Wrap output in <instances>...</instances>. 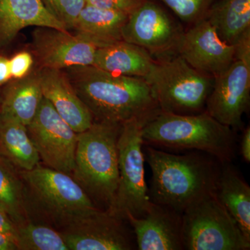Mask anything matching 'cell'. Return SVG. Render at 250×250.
<instances>
[{
  "mask_svg": "<svg viewBox=\"0 0 250 250\" xmlns=\"http://www.w3.org/2000/svg\"><path fill=\"white\" fill-rule=\"evenodd\" d=\"M139 250H183L182 213L170 207L151 202L140 218L127 215Z\"/></svg>",
  "mask_w": 250,
  "mask_h": 250,
  "instance_id": "5bb4252c",
  "label": "cell"
},
{
  "mask_svg": "<svg viewBox=\"0 0 250 250\" xmlns=\"http://www.w3.org/2000/svg\"><path fill=\"white\" fill-rule=\"evenodd\" d=\"M19 172L29 215L34 212L58 231L103 210L70 174L41 164Z\"/></svg>",
  "mask_w": 250,
  "mask_h": 250,
  "instance_id": "277c9868",
  "label": "cell"
},
{
  "mask_svg": "<svg viewBox=\"0 0 250 250\" xmlns=\"http://www.w3.org/2000/svg\"><path fill=\"white\" fill-rule=\"evenodd\" d=\"M122 125L94 121L78 134L72 177L100 209H110L116 197Z\"/></svg>",
  "mask_w": 250,
  "mask_h": 250,
  "instance_id": "5b68a950",
  "label": "cell"
},
{
  "mask_svg": "<svg viewBox=\"0 0 250 250\" xmlns=\"http://www.w3.org/2000/svg\"><path fill=\"white\" fill-rule=\"evenodd\" d=\"M5 93L1 116L27 126L36 116L43 95L37 75L21 79Z\"/></svg>",
  "mask_w": 250,
  "mask_h": 250,
  "instance_id": "603a6c76",
  "label": "cell"
},
{
  "mask_svg": "<svg viewBox=\"0 0 250 250\" xmlns=\"http://www.w3.org/2000/svg\"><path fill=\"white\" fill-rule=\"evenodd\" d=\"M47 9L66 27L72 29L85 0H42Z\"/></svg>",
  "mask_w": 250,
  "mask_h": 250,
  "instance_id": "4316f807",
  "label": "cell"
},
{
  "mask_svg": "<svg viewBox=\"0 0 250 250\" xmlns=\"http://www.w3.org/2000/svg\"><path fill=\"white\" fill-rule=\"evenodd\" d=\"M240 153L248 164L250 162V128L248 126L244 130L240 146Z\"/></svg>",
  "mask_w": 250,
  "mask_h": 250,
  "instance_id": "1f68e13d",
  "label": "cell"
},
{
  "mask_svg": "<svg viewBox=\"0 0 250 250\" xmlns=\"http://www.w3.org/2000/svg\"><path fill=\"white\" fill-rule=\"evenodd\" d=\"M128 18L125 13L85 4L72 29L81 39L100 48L123 41V28Z\"/></svg>",
  "mask_w": 250,
  "mask_h": 250,
  "instance_id": "ac0fdd59",
  "label": "cell"
},
{
  "mask_svg": "<svg viewBox=\"0 0 250 250\" xmlns=\"http://www.w3.org/2000/svg\"><path fill=\"white\" fill-rule=\"evenodd\" d=\"M31 26L68 31L42 0H0V41H12Z\"/></svg>",
  "mask_w": 250,
  "mask_h": 250,
  "instance_id": "e0dca14e",
  "label": "cell"
},
{
  "mask_svg": "<svg viewBox=\"0 0 250 250\" xmlns=\"http://www.w3.org/2000/svg\"><path fill=\"white\" fill-rule=\"evenodd\" d=\"M143 149L152 172L148 190L153 203L182 213L216 192L223 164L216 158L197 151L171 154L144 143Z\"/></svg>",
  "mask_w": 250,
  "mask_h": 250,
  "instance_id": "7a4b0ae2",
  "label": "cell"
},
{
  "mask_svg": "<svg viewBox=\"0 0 250 250\" xmlns=\"http://www.w3.org/2000/svg\"><path fill=\"white\" fill-rule=\"evenodd\" d=\"M216 196L250 241V187L231 162L222 164Z\"/></svg>",
  "mask_w": 250,
  "mask_h": 250,
  "instance_id": "ffe728a7",
  "label": "cell"
},
{
  "mask_svg": "<svg viewBox=\"0 0 250 250\" xmlns=\"http://www.w3.org/2000/svg\"><path fill=\"white\" fill-rule=\"evenodd\" d=\"M124 221L108 210H100L59 231L69 250L136 249V243Z\"/></svg>",
  "mask_w": 250,
  "mask_h": 250,
  "instance_id": "7c38bea8",
  "label": "cell"
},
{
  "mask_svg": "<svg viewBox=\"0 0 250 250\" xmlns=\"http://www.w3.org/2000/svg\"><path fill=\"white\" fill-rule=\"evenodd\" d=\"M250 95V65L235 60L215 77L205 111L236 132L241 129L242 118L249 107Z\"/></svg>",
  "mask_w": 250,
  "mask_h": 250,
  "instance_id": "8fae6325",
  "label": "cell"
},
{
  "mask_svg": "<svg viewBox=\"0 0 250 250\" xmlns=\"http://www.w3.org/2000/svg\"><path fill=\"white\" fill-rule=\"evenodd\" d=\"M11 78L9 60L0 56V86L6 83Z\"/></svg>",
  "mask_w": 250,
  "mask_h": 250,
  "instance_id": "d6a6232c",
  "label": "cell"
},
{
  "mask_svg": "<svg viewBox=\"0 0 250 250\" xmlns=\"http://www.w3.org/2000/svg\"><path fill=\"white\" fill-rule=\"evenodd\" d=\"M234 47L236 60L242 61L250 65V34L244 36Z\"/></svg>",
  "mask_w": 250,
  "mask_h": 250,
  "instance_id": "4dcf8cb0",
  "label": "cell"
},
{
  "mask_svg": "<svg viewBox=\"0 0 250 250\" xmlns=\"http://www.w3.org/2000/svg\"><path fill=\"white\" fill-rule=\"evenodd\" d=\"M184 250H249L250 241L219 201L216 192L182 213Z\"/></svg>",
  "mask_w": 250,
  "mask_h": 250,
  "instance_id": "ba28073f",
  "label": "cell"
},
{
  "mask_svg": "<svg viewBox=\"0 0 250 250\" xmlns=\"http://www.w3.org/2000/svg\"><path fill=\"white\" fill-rule=\"evenodd\" d=\"M0 233L12 238L16 243L18 236V227L11 220L4 210L0 208ZM17 245V244H16Z\"/></svg>",
  "mask_w": 250,
  "mask_h": 250,
  "instance_id": "f546056e",
  "label": "cell"
},
{
  "mask_svg": "<svg viewBox=\"0 0 250 250\" xmlns=\"http://www.w3.org/2000/svg\"><path fill=\"white\" fill-rule=\"evenodd\" d=\"M178 54L197 71L213 78L236 60L234 46L224 42L207 19L184 31Z\"/></svg>",
  "mask_w": 250,
  "mask_h": 250,
  "instance_id": "4fadbf2b",
  "label": "cell"
},
{
  "mask_svg": "<svg viewBox=\"0 0 250 250\" xmlns=\"http://www.w3.org/2000/svg\"><path fill=\"white\" fill-rule=\"evenodd\" d=\"M206 19L224 42L235 46L250 34V0H218Z\"/></svg>",
  "mask_w": 250,
  "mask_h": 250,
  "instance_id": "44dd1931",
  "label": "cell"
},
{
  "mask_svg": "<svg viewBox=\"0 0 250 250\" xmlns=\"http://www.w3.org/2000/svg\"><path fill=\"white\" fill-rule=\"evenodd\" d=\"M35 34L34 47L42 67L62 69L93 65L97 47L69 31L43 28Z\"/></svg>",
  "mask_w": 250,
  "mask_h": 250,
  "instance_id": "9a60e30c",
  "label": "cell"
},
{
  "mask_svg": "<svg viewBox=\"0 0 250 250\" xmlns=\"http://www.w3.org/2000/svg\"><path fill=\"white\" fill-rule=\"evenodd\" d=\"M147 123L131 120L122 125L118 141V179L111 214L126 220L127 215L140 218L151 205L146 179L142 129Z\"/></svg>",
  "mask_w": 250,
  "mask_h": 250,
  "instance_id": "52a82bcc",
  "label": "cell"
},
{
  "mask_svg": "<svg viewBox=\"0 0 250 250\" xmlns=\"http://www.w3.org/2000/svg\"><path fill=\"white\" fill-rule=\"evenodd\" d=\"M184 31L170 15L152 0L130 14L123 40L146 49L155 61L177 55Z\"/></svg>",
  "mask_w": 250,
  "mask_h": 250,
  "instance_id": "9c48e42d",
  "label": "cell"
},
{
  "mask_svg": "<svg viewBox=\"0 0 250 250\" xmlns=\"http://www.w3.org/2000/svg\"><path fill=\"white\" fill-rule=\"evenodd\" d=\"M17 170L0 156V208L19 227L30 220L24 184Z\"/></svg>",
  "mask_w": 250,
  "mask_h": 250,
  "instance_id": "cb8c5ba5",
  "label": "cell"
},
{
  "mask_svg": "<svg viewBox=\"0 0 250 250\" xmlns=\"http://www.w3.org/2000/svg\"><path fill=\"white\" fill-rule=\"evenodd\" d=\"M16 244L19 250H69L60 231L30 220L18 227Z\"/></svg>",
  "mask_w": 250,
  "mask_h": 250,
  "instance_id": "d4e9b609",
  "label": "cell"
},
{
  "mask_svg": "<svg viewBox=\"0 0 250 250\" xmlns=\"http://www.w3.org/2000/svg\"><path fill=\"white\" fill-rule=\"evenodd\" d=\"M161 111L194 115L205 111L214 78L190 66L179 54L155 61L145 77Z\"/></svg>",
  "mask_w": 250,
  "mask_h": 250,
  "instance_id": "8992f818",
  "label": "cell"
},
{
  "mask_svg": "<svg viewBox=\"0 0 250 250\" xmlns=\"http://www.w3.org/2000/svg\"><path fill=\"white\" fill-rule=\"evenodd\" d=\"M16 242L6 235L0 233V250H17Z\"/></svg>",
  "mask_w": 250,
  "mask_h": 250,
  "instance_id": "836d02e7",
  "label": "cell"
},
{
  "mask_svg": "<svg viewBox=\"0 0 250 250\" xmlns=\"http://www.w3.org/2000/svg\"><path fill=\"white\" fill-rule=\"evenodd\" d=\"M183 22L192 26L203 21L218 0H161Z\"/></svg>",
  "mask_w": 250,
  "mask_h": 250,
  "instance_id": "484cf974",
  "label": "cell"
},
{
  "mask_svg": "<svg viewBox=\"0 0 250 250\" xmlns=\"http://www.w3.org/2000/svg\"><path fill=\"white\" fill-rule=\"evenodd\" d=\"M154 62L146 49L121 41L97 49L93 65L115 75L145 78Z\"/></svg>",
  "mask_w": 250,
  "mask_h": 250,
  "instance_id": "d6986e66",
  "label": "cell"
},
{
  "mask_svg": "<svg viewBox=\"0 0 250 250\" xmlns=\"http://www.w3.org/2000/svg\"><path fill=\"white\" fill-rule=\"evenodd\" d=\"M37 76L44 98L75 132H83L93 125L91 113L62 70L42 67Z\"/></svg>",
  "mask_w": 250,
  "mask_h": 250,
  "instance_id": "2e32d148",
  "label": "cell"
},
{
  "mask_svg": "<svg viewBox=\"0 0 250 250\" xmlns=\"http://www.w3.org/2000/svg\"><path fill=\"white\" fill-rule=\"evenodd\" d=\"M65 70L94 121L121 125L134 119L147 122L161 111L143 78L115 75L93 65Z\"/></svg>",
  "mask_w": 250,
  "mask_h": 250,
  "instance_id": "6da1fadb",
  "label": "cell"
},
{
  "mask_svg": "<svg viewBox=\"0 0 250 250\" xmlns=\"http://www.w3.org/2000/svg\"><path fill=\"white\" fill-rule=\"evenodd\" d=\"M0 156L18 170H30L40 164V157L27 126L0 117Z\"/></svg>",
  "mask_w": 250,
  "mask_h": 250,
  "instance_id": "7402d4cb",
  "label": "cell"
},
{
  "mask_svg": "<svg viewBox=\"0 0 250 250\" xmlns=\"http://www.w3.org/2000/svg\"><path fill=\"white\" fill-rule=\"evenodd\" d=\"M142 137L148 146L204 152L222 164L235 157L236 131L205 111L194 115L160 111L143 125Z\"/></svg>",
  "mask_w": 250,
  "mask_h": 250,
  "instance_id": "3957f363",
  "label": "cell"
},
{
  "mask_svg": "<svg viewBox=\"0 0 250 250\" xmlns=\"http://www.w3.org/2000/svg\"><path fill=\"white\" fill-rule=\"evenodd\" d=\"M146 0H85V4L101 9L120 11L129 15L136 11Z\"/></svg>",
  "mask_w": 250,
  "mask_h": 250,
  "instance_id": "83f0119b",
  "label": "cell"
},
{
  "mask_svg": "<svg viewBox=\"0 0 250 250\" xmlns=\"http://www.w3.org/2000/svg\"><path fill=\"white\" fill-rule=\"evenodd\" d=\"M33 64V58L27 52L18 53L9 60L10 72L11 78L21 80L25 77L30 70Z\"/></svg>",
  "mask_w": 250,
  "mask_h": 250,
  "instance_id": "f1b7e54d",
  "label": "cell"
},
{
  "mask_svg": "<svg viewBox=\"0 0 250 250\" xmlns=\"http://www.w3.org/2000/svg\"><path fill=\"white\" fill-rule=\"evenodd\" d=\"M27 129L44 166L72 175L78 134L44 97Z\"/></svg>",
  "mask_w": 250,
  "mask_h": 250,
  "instance_id": "30bf717a",
  "label": "cell"
}]
</instances>
